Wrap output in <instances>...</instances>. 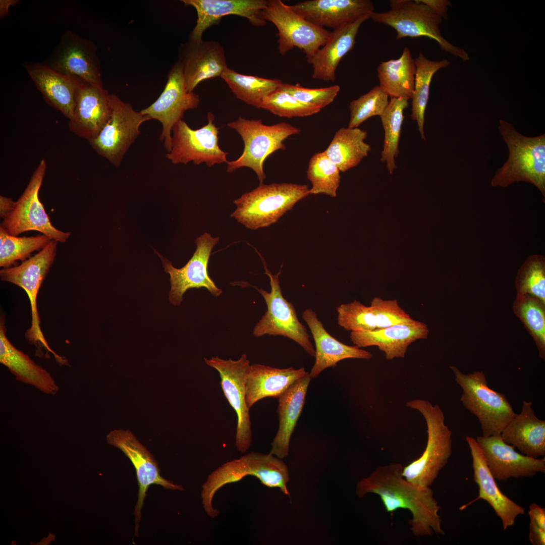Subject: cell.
<instances>
[{"label": "cell", "instance_id": "1", "mask_svg": "<svg viewBox=\"0 0 545 545\" xmlns=\"http://www.w3.org/2000/svg\"><path fill=\"white\" fill-rule=\"evenodd\" d=\"M399 463L377 467L356 486L359 498L368 493L378 495L386 511L393 513L399 509L408 510L412 518L410 529L416 536L444 535L439 512L440 506L430 487H422L407 480Z\"/></svg>", "mask_w": 545, "mask_h": 545}, {"label": "cell", "instance_id": "2", "mask_svg": "<svg viewBox=\"0 0 545 545\" xmlns=\"http://www.w3.org/2000/svg\"><path fill=\"white\" fill-rule=\"evenodd\" d=\"M258 478L265 486L279 488L290 496L287 488L289 480L287 465L281 459L269 453L251 452L238 459L227 462L213 471L202 485V504L207 515L216 517L219 511L212 505L216 492L224 485L238 482L245 476Z\"/></svg>", "mask_w": 545, "mask_h": 545}, {"label": "cell", "instance_id": "3", "mask_svg": "<svg viewBox=\"0 0 545 545\" xmlns=\"http://www.w3.org/2000/svg\"><path fill=\"white\" fill-rule=\"evenodd\" d=\"M499 132L509 150V157L491 181L493 187H506L514 182L534 185L545 198V135L527 137L508 122L500 120Z\"/></svg>", "mask_w": 545, "mask_h": 545}, {"label": "cell", "instance_id": "4", "mask_svg": "<svg viewBox=\"0 0 545 545\" xmlns=\"http://www.w3.org/2000/svg\"><path fill=\"white\" fill-rule=\"evenodd\" d=\"M406 405L419 411L427 427L426 448L421 456L403 467V475L420 487H430L446 466L452 453V431L445 423L444 413L438 405L421 399L407 402Z\"/></svg>", "mask_w": 545, "mask_h": 545}, {"label": "cell", "instance_id": "5", "mask_svg": "<svg viewBox=\"0 0 545 545\" xmlns=\"http://www.w3.org/2000/svg\"><path fill=\"white\" fill-rule=\"evenodd\" d=\"M309 195V188L306 185L260 184L234 201L236 208L231 216L251 230L266 227L276 223L297 202Z\"/></svg>", "mask_w": 545, "mask_h": 545}, {"label": "cell", "instance_id": "6", "mask_svg": "<svg viewBox=\"0 0 545 545\" xmlns=\"http://www.w3.org/2000/svg\"><path fill=\"white\" fill-rule=\"evenodd\" d=\"M227 126L240 135L244 147L239 158L227 162V172L232 173L242 167L250 168L257 175L260 184H263L266 178L263 170L265 159L277 150L286 149L284 141L301 132L299 128L288 123L265 125L260 119L249 120L241 117L228 123Z\"/></svg>", "mask_w": 545, "mask_h": 545}, {"label": "cell", "instance_id": "7", "mask_svg": "<svg viewBox=\"0 0 545 545\" xmlns=\"http://www.w3.org/2000/svg\"><path fill=\"white\" fill-rule=\"evenodd\" d=\"M450 367L462 390L460 401L478 418L482 435L500 434L515 414L505 395L488 387L482 371L464 374L456 366Z\"/></svg>", "mask_w": 545, "mask_h": 545}, {"label": "cell", "instance_id": "8", "mask_svg": "<svg viewBox=\"0 0 545 545\" xmlns=\"http://www.w3.org/2000/svg\"><path fill=\"white\" fill-rule=\"evenodd\" d=\"M390 10L373 12L370 19L388 25L396 32V39L424 36L435 40L441 49L464 61L470 60L463 49L453 45L442 35L439 25L442 18L418 0H391Z\"/></svg>", "mask_w": 545, "mask_h": 545}, {"label": "cell", "instance_id": "9", "mask_svg": "<svg viewBox=\"0 0 545 545\" xmlns=\"http://www.w3.org/2000/svg\"><path fill=\"white\" fill-rule=\"evenodd\" d=\"M58 242L52 240L44 248L18 266L3 268L0 270L2 281L14 284L25 290L30 300L31 324L25 336L30 342L42 346L51 353L61 365H66L68 360L58 355L49 347L40 326V317L37 305L39 289L55 259Z\"/></svg>", "mask_w": 545, "mask_h": 545}, {"label": "cell", "instance_id": "10", "mask_svg": "<svg viewBox=\"0 0 545 545\" xmlns=\"http://www.w3.org/2000/svg\"><path fill=\"white\" fill-rule=\"evenodd\" d=\"M256 252L262 260L265 274L269 278L271 290L268 292L262 288L253 286L263 297L267 310L254 328L253 335L256 337L268 335L288 338L314 357L315 348L305 325L299 321L293 304L288 301L282 293L279 278L281 270L276 275H272L261 255Z\"/></svg>", "mask_w": 545, "mask_h": 545}, {"label": "cell", "instance_id": "11", "mask_svg": "<svg viewBox=\"0 0 545 545\" xmlns=\"http://www.w3.org/2000/svg\"><path fill=\"white\" fill-rule=\"evenodd\" d=\"M266 21L273 23L278 33V50L284 56L294 47L303 51L310 64L331 32L309 22L281 0H268L262 12Z\"/></svg>", "mask_w": 545, "mask_h": 545}, {"label": "cell", "instance_id": "12", "mask_svg": "<svg viewBox=\"0 0 545 545\" xmlns=\"http://www.w3.org/2000/svg\"><path fill=\"white\" fill-rule=\"evenodd\" d=\"M111 99L112 112L108 121L98 135L88 142L98 154L118 168L140 134L141 125L150 119L116 94H111Z\"/></svg>", "mask_w": 545, "mask_h": 545}, {"label": "cell", "instance_id": "13", "mask_svg": "<svg viewBox=\"0 0 545 545\" xmlns=\"http://www.w3.org/2000/svg\"><path fill=\"white\" fill-rule=\"evenodd\" d=\"M47 166L41 159L14 209L4 220L1 226L10 235L17 236L29 231H36L51 240L66 242L71 233L56 228L51 223L43 204L39 198Z\"/></svg>", "mask_w": 545, "mask_h": 545}, {"label": "cell", "instance_id": "14", "mask_svg": "<svg viewBox=\"0 0 545 545\" xmlns=\"http://www.w3.org/2000/svg\"><path fill=\"white\" fill-rule=\"evenodd\" d=\"M97 48L91 40L66 31L58 44L41 62L45 66L78 81L103 87Z\"/></svg>", "mask_w": 545, "mask_h": 545}, {"label": "cell", "instance_id": "15", "mask_svg": "<svg viewBox=\"0 0 545 545\" xmlns=\"http://www.w3.org/2000/svg\"><path fill=\"white\" fill-rule=\"evenodd\" d=\"M208 123L198 129H191L181 120L173 127L171 150L166 157L175 165L205 163L208 167L228 161V152L219 145V129L214 123V116L207 114Z\"/></svg>", "mask_w": 545, "mask_h": 545}, {"label": "cell", "instance_id": "16", "mask_svg": "<svg viewBox=\"0 0 545 545\" xmlns=\"http://www.w3.org/2000/svg\"><path fill=\"white\" fill-rule=\"evenodd\" d=\"M207 365L219 373L224 394L237 416L236 446L245 453L252 443V431L249 408L246 401L245 383L250 362L245 354L240 358L225 360L218 356L204 358Z\"/></svg>", "mask_w": 545, "mask_h": 545}, {"label": "cell", "instance_id": "17", "mask_svg": "<svg viewBox=\"0 0 545 545\" xmlns=\"http://www.w3.org/2000/svg\"><path fill=\"white\" fill-rule=\"evenodd\" d=\"M199 102L198 94L186 91L182 64L178 60L168 73L167 82L161 94L150 105L140 111L150 120H156L161 124L159 139L167 153L171 150L173 127L182 120L186 111L197 108Z\"/></svg>", "mask_w": 545, "mask_h": 545}, {"label": "cell", "instance_id": "18", "mask_svg": "<svg viewBox=\"0 0 545 545\" xmlns=\"http://www.w3.org/2000/svg\"><path fill=\"white\" fill-rule=\"evenodd\" d=\"M106 440L108 444L122 451L135 469L139 487L138 499L134 511L135 523L134 536H136L138 535L141 509L149 486L156 484L172 490H183L184 488L160 475V470L153 456L129 430H112L106 435Z\"/></svg>", "mask_w": 545, "mask_h": 545}, {"label": "cell", "instance_id": "19", "mask_svg": "<svg viewBox=\"0 0 545 545\" xmlns=\"http://www.w3.org/2000/svg\"><path fill=\"white\" fill-rule=\"evenodd\" d=\"M219 237H212L204 233L195 240L196 249L192 257L182 267L177 268L172 263L155 252L161 258L165 272L170 275L171 288L169 292L170 303L179 305L185 292L192 288H206L213 296H219L222 289L217 287L208 273V264L212 248Z\"/></svg>", "mask_w": 545, "mask_h": 545}, {"label": "cell", "instance_id": "20", "mask_svg": "<svg viewBox=\"0 0 545 545\" xmlns=\"http://www.w3.org/2000/svg\"><path fill=\"white\" fill-rule=\"evenodd\" d=\"M480 447L492 475L500 481L510 478L532 477L545 472V458H534L517 452L505 443L500 434L479 436Z\"/></svg>", "mask_w": 545, "mask_h": 545}, {"label": "cell", "instance_id": "21", "mask_svg": "<svg viewBox=\"0 0 545 545\" xmlns=\"http://www.w3.org/2000/svg\"><path fill=\"white\" fill-rule=\"evenodd\" d=\"M112 112L111 94L103 87L80 81L77 89L69 130L88 141L95 138L108 121Z\"/></svg>", "mask_w": 545, "mask_h": 545}, {"label": "cell", "instance_id": "22", "mask_svg": "<svg viewBox=\"0 0 545 545\" xmlns=\"http://www.w3.org/2000/svg\"><path fill=\"white\" fill-rule=\"evenodd\" d=\"M186 6L193 7L197 15L196 23L190 32L189 40L198 41L202 39L204 32L211 26L217 24L222 17L236 15L248 20L256 27L264 26L266 21L262 12L266 7V0H182Z\"/></svg>", "mask_w": 545, "mask_h": 545}, {"label": "cell", "instance_id": "23", "mask_svg": "<svg viewBox=\"0 0 545 545\" xmlns=\"http://www.w3.org/2000/svg\"><path fill=\"white\" fill-rule=\"evenodd\" d=\"M179 55L188 92L203 80L221 77L228 68L223 47L214 40H188L181 44Z\"/></svg>", "mask_w": 545, "mask_h": 545}, {"label": "cell", "instance_id": "24", "mask_svg": "<svg viewBox=\"0 0 545 545\" xmlns=\"http://www.w3.org/2000/svg\"><path fill=\"white\" fill-rule=\"evenodd\" d=\"M466 441L470 449L472 459L473 479L479 488L478 497L462 506L466 508L471 504L483 500L493 508L500 518L503 528L506 530L513 526L516 518L523 515L525 509L504 494L496 483L490 472L482 451L476 439L467 436Z\"/></svg>", "mask_w": 545, "mask_h": 545}, {"label": "cell", "instance_id": "25", "mask_svg": "<svg viewBox=\"0 0 545 545\" xmlns=\"http://www.w3.org/2000/svg\"><path fill=\"white\" fill-rule=\"evenodd\" d=\"M427 325L415 320L372 331L351 332L350 339L358 347L376 346L385 353L387 360L404 358L409 345L419 339H427Z\"/></svg>", "mask_w": 545, "mask_h": 545}, {"label": "cell", "instance_id": "26", "mask_svg": "<svg viewBox=\"0 0 545 545\" xmlns=\"http://www.w3.org/2000/svg\"><path fill=\"white\" fill-rule=\"evenodd\" d=\"M291 7L312 23L334 30L374 12L369 0H307Z\"/></svg>", "mask_w": 545, "mask_h": 545}, {"label": "cell", "instance_id": "27", "mask_svg": "<svg viewBox=\"0 0 545 545\" xmlns=\"http://www.w3.org/2000/svg\"><path fill=\"white\" fill-rule=\"evenodd\" d=\"M302 317L310 329L315 345V362L309 373L311 378L316 377L325 369L335 367L342 360L372 358V355L369 352L355 345H346L334 338L325 329L312 309L305 310Z\"/></svg>", "mask_w": 545, "mask_h": 545}, {"label": "cell", "instance_id": "28", "mask_svg": "<svg viewBox=\"0 0 545 545\" xmlns=\"http://www.w3.org/2000/svg\"><path fill=\"white\" fill-rule=\"evenodd\" d=\"M531 402L523 401L521 412L502 431L503 441L524 455L539 458L545 455V421L535 415Z\"/></svg>", "mask_w": 545, "mask_h": 545}, {"label": "cell", "instance_id": "29", "mask_svg": "<svg viewBox=\"0 0 545 545\" xmlns=\"http://www.w3.org/2000/svg\"><path fill=\"white\" fill-rule=\"evenodd\" d=\"M370 15L362 16L331 32L325 44L317 50L310 63L313 79L324 81L336 80L339 63L353 48L361 24L370 19Z\"/></svg>", "mask_w": 545, "mask_h": 545}, {"label": "cell", "instance_id": "30", "mask_svg": "<svg viewBox=\"0 0 545 545\" xmlns=\"http://www.w3.org/2000/svg\"><path fill=\"white\" fill-rule=\"evenodd\" d=\"M23 66L45 101L70 120L73 115L76 93L80 81L59 73L41 63L27 62Z\"/></svg>", "mask_w": 545, "mask_h": 545}, {"label": "cell", "instance_id": "31", "mask_svg": "<svg viewBox=\"0 0 545 545\" xmlns=\"http://www.w3.org/2000/svg\"><path fill=\"white\" fill-rule=\"evenodd\" d=\"M308 373L304 367H272L255 363L250 365L245 383L246 401L250 409L260 400L279 397L293 383Z\"/></svg>", "mask_w": 545, "mask_h": 545}, {"label": "cell", "instance_id": "32", "mask_svg": "<svg viewBox=\"0 0 545 545\" xmlns=\"http://www.w3.org/2000/svg\"><path fill=\"white\" fill-rule=\"evenodd\" d=\"M311 379L308 373L293 383L278 398L279 426L269 453L281 459L288 455L291 437L302 412Z\"/></svg>", "mask_w": 545, "mask_h": 545}, {"label": "cell", "instance_id": "33", "mask_svg": "<svg viewBox=\"0 0 545 545\" xmlns=\"http://www.w3.org/2000/svg\"><path fill=\"white\" fill-rule=\"evenodd\" d=\"M2 319L0 323V362L16 379L33 385L41 391L55 394L59 390L50 374L36 364L27 354L17 349L9 340Z\"/></svg>", "mask_w": 545, "mask_h": 545}, {"label": "cell", "instance_id": "34", "mask_svg": "<svg viewBox=\"0 0 545 545\" xmlns=\"http://www.w3.org/2000/svg\"><path fill=\"white\" fill-rule=\"evenodd\" d=\"M416 71L410 49L404 48L401 57L382 62L377 68L379 86L391 98H412Z\"/></svg>", "mask_w": 545, "mask_h": 545}, {"label": "cell", "instance_id": "35", "mask_svg": "<svg viewBox=\"0 0 545 545\" xmlns=\"http://www.w3.org/2000/svg\"><path fill=\"white\" fill-rule=\"evenodd\" d=\"M366 131L359 128L342 127L335 133L324 151L340 172H345L357 166L371 150L364 141Z\"/></svg>", "mask_w": 545, "mask_h": 545}, {"label": "cell", "instance_id": "36", "mask_svg": "<svg viewBox=\"0 0 545 545\" xmlns=\"http://www.w3.org/2000/svg\"><path fill=\"white\" fill-rule=\"evenodd\" d=\"M221 77L237 98L257 108H260L263 100L283 84L279 79L244 75L229 68Z\"/></svg>", "mask_w": 545, "mask_h": 545}, {"label": "cell", "instance_id": "37", "mask_svg": "<svg viewBox=\"0 0 545 545\" xmlns=\"http://www.w3.org/2000/svg\"><path fill=\"white\" fill-rule=\"evenodd\" d=\"M415 64L416 71L414 92L411 98V117L417 123L421 138L425 140L424 115L429 98L430 82L434 74L439 70L447 67L450 62L447 60H429L420 52L415 59Z\"/></svg>", "mask_w": 545, "mask_h": 545}, {"label": "cell", "instance_id": "38", "mask_svg": "<svg viewBox=\"0 0 545 545\" xmlns=\"http://www.w3.org/2000/svg\"><path fill=\"white\" fill-rule=\"evenodd\" d=\"M408 100L403 97L391 98L380 117L385 134L380 160L386 163L391 174L397 168L395 157L399 152V143L404 119L403 113L408 105Z\"/></svg>", "mask_w": 545, "mask_h": 545}, {"label": "cell", "instance_id": "39", "mask_svg": "<svg viewBox=\"0 0 545 545\" xmlns=\"http://www.w3.org/2000/svg\"><path fill=\"white\" fill-rule=\"evenodd\" d=\"M513 310L533 339L539 357L544 360L545 305L533 296L517 294Z\"/></svg>", "mask_w": 545, "mask_h": 545}, {"label": "cell", "instance_id": "40", "mask_svg": "<svg viewBox=\"0 0 545 545\" xmlns=\"http://www.w3.org/2000/svg\"><path fill=\"white\" fill-rule=\"evenodd\" d=\"M340 173L324 151L314 154L306 172L307 179L312 184L310 194H324L336 197L340 183Z\"/></svg>", "mask_w": 545, "mask_h": 545}, {"label": "cell", "instance_id": "41", "mask_svg": "<svg viewBox=\"0 0 545 545\" xmlns=\"http://www.w3.org/2000/svg\"><path fill=\"white\" fill-rule=\"evenodd\" d=\"M51 240L44 235L15 236L0 227V266L9 267L18 260H25L32 252L42 249Z\"/></svg>", "mask_w": 545, "mask_h": 545}, {"label": "cell", "instance_id": "42", "mask_svg": "<svg viewBox=\"0 0 545 545\" xmlns=\"http://www.w3.org/2000/svg\"><path fill=\"white\" fill-rule=\"evenodd\" d=\"M517 294L533 296L545 305V257L530 255L519 268L515 280Z\"/></svg>", "mask_w": 545, "mask_h": 545}, {"label": "cell", "instance_id": "43", "mask_svg": "<svg viewBox=\"0 0 545 545\" xmlns=\"http://www.w3.org/2000/svg\"><path fill=\"white\" fill-rule=\"evenodd\" d=\"M389 96L379 86H376L349 104L350 117L348 127L358 128L369 118L384 113L389 102Z\"/></svg>", "mask_w": 545, "mask_h": 545}, {"label": "cell", "instance_id": "44", "mask_svg": "<svg viewBox=\"0 0 545 545\" xmlns=\"http://www.w3.org/2000/svg\"><path fill=\"white\" fill-rule=\"evenodd\" d=\"M261 108L275 115L288 118L309 116L321 111L317 107L299 101L280 88L263 100Z\"/></svg>", "mask_w": 545, "mask_h": 545}, {"label": "cell", "instance_id": "45", "mask_svg": "<svg viewBox=\"0 0 545 545\" xmlns=\"http://www.w3.org/2000/svg\"><path fill=\"white\" fill-rule=\"evenodd\" d=\"M338 324L351 332H367L376 330L374 314L370 306L358 300L342 304L337 307Z\"/></svg>", "mask_w": 545, "mask_h": 545}, {"label": "cell", "instance_id": "46", "mask_svg": "<svg viewBox=\"0 0 545 545\" xmlns=\"http://www.w3.org/2000/svg\"><path fill=\"white\" fill-rule=\"evenodd\" d=\"M370 306L375 317L376 329L412 323L416 320L400 306L397 299L384 300L375 297L371 300Z\"/></svg>", "mask_w": 545, "mask_h": 545}, {"label": "cell", "instance_id": "47", "mask_svg": "<svg viewBox=\"0 0 545 545\" xmlns=\"http://www.w3.org/2000/svg\"><path fill=\"white\" fill-rule=\"evenodd\" d=\"M299 101L317 107L320 110L331 103L337 96L340 87L335 85L330 87L309 88L300 84L283 83L279 87Z\"/></svg>", "mask_w": 545, "mask_h": 545}, {"label": "cell", "instance_id": "48", "mask_svg": "<svg viewBox=\"0 0 545 545\" xmlns=\"http://www.w3.org/2000/svg\"><path fill=\"white\" fill-rule=\"evenodd\" d=\"M529 539L532 545L545 544V509L533 503L529 507Z\"/></svg>", "mask_w": 545, "mask_h": 545}, {"label": "cell", "instance_id": "49", "mask_svg": "<svg viewBox=\"0 0 545 545\" xmlns=\"http://www.w3.org/2000/svg\"><path fill=\"white\" fill-rule=\"evenodd\" d=\"M418 1L426 5L442 18H447L448 7L451 6L450 1L448 0H418Z\"/></svg>", "mask_w": 545, "mask_h": 545}, {"label": "cell", "instance_id": "50", "mask_svg": "<svg viewBox=\"0 0 545 545\" xmlns=\"http://www.w3.org/2000/svg\"><path fill=\"white\" fill-rule=\"evenodd\" d=\"M16 202L10 197L0 196V216L3 220L14 209Z\"/></svg>", "mask_w": 545, "mask_h": 545}, {"label": "cell", "instance_id": "51", "mask_svg": "<svg viewBox=\"0 0 545 545\" xmlns=\"http://www.w3.org/2000/svg\"><path fill=\"white\" fill-rule=\"evenodd\" d=\"M19 0H1L0 1V17L3 18L9 13V9L11 6H14L19 3Z\"/></svg>", "mask_w": 545, "mask_h": 545}]
</instances>
